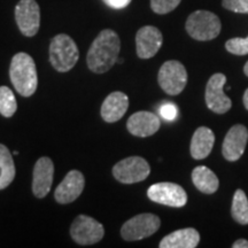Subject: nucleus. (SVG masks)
Listing matches in <instances>:
<instances>
[{
  "mask_svg": "<svg viewBox=\"0 0 248 248\" xmlns=\"http://www.w3.org/2000/svg\"><path fill=\"white\" fill-rule=\"evenodd\" d=\"M15 164L11 152L0 144V190H4L15 178Z\"/></svg>",
  "mask_w": 248,
  "mask_h": 248,
  "instance_id": "412c9836",
  "label": "nucleus"
},
{
  "mask_svg": "<svg viewBox=\"0 0 248 248\" xmlns=\"http://www.w3.org/2000/svg\"><path fill=\"white\" fill-rule=\"evenodd\" d=\"M192 182L195 187L204 194L215 193L219 186V181L213 170L204 166L195 167L192 171Z\"/></svg>",
  "mask_w": 248,
  "mask_h": 248,
  "instance_id": "aec40b11",
  "label": "nucleus"
},
{
  "mask_svg": "<svg viewBox=\"0 0 248 248\" xmlns=\"http://www.w3.org/2000/svg\"><path fill=\"white\" fill-rule=\"evenodd\" d=\"M159 216L151 213L139 214L126 221L121 229V235L126 241H137L151 237L160 229Z\"/></svg>",
  "mask_w": 248,
  "mask_h": 248,
  "instance_id": "39448f33",
  "label": "nucleus"
},
{
  "mask_svg": "<svg viewBox=\"0 0 248 248\" xmlns=\"http://www.w3.org/2000/svg\"><path fill=\"white\" fill-rule=\"evenodd\" d=\"M151 167L140 156H130L121 160L113 167V176L123 184H133L142 182L148 177Z\"/></svg>",
  "mask_w": 248,
  "mask_h": 248,
  "instance_id": "0eeeda50",
  "label": "nucleus"
},
{
  "mask_svg": "<svg viewBox=\"0 0 248 248\" xmlns=\"http://www.w3.org/2000/svg\"><path fill=\"white\" fill-rule=\"evenodd\" d=\"M223 7L234 13L248 14V0H223Z\"/></svg>",
  "mask_w": 248,
  "mask_h": 248,
  "instance_id": "a878e982",
  "label": "nucleus"
},
{
  "mask_svg": "<svg viewBox=\"0 0 248 248\" xmlns=\"http://www.w3.org/2000/svg\"><path fill=\"white\" fill-rule=\"evenodd\" d=\"M161 126L159 116L151 111H137L129 117L126 122V129L133 136L137 137H150L157 132Z\"/></svg>",
  "mask_w": 248,
  "mask_h": 248,
  "instance_id": "dca6fc26",
  "label": "nucleus"
},
{
  "mask_svg": "<svg viewBox=\"0 0 248 248\" xmlns=\"http://www.w3.org/2000/svg\"><path fill=\"white\" fill-rule=\"evenodd\" d=\"M17 110V102L13 91L7 86H0V114L12 117Z\"/></svg>",
  "mask_w": 248,
  "mask_h": 248,
  "instance_id": "5701e85b",
  "label": "nucleus"
},
{
  "mask_svg": "<svg viewBox=\"0 0 248 248\" xmlns=\"http://www.w3.org/2000/svg\"><path fill=\"white\" fill-rule=\"evenodd\" d=\"M84 186V175L78 170H70L66 175V177L63 178V181L55 188V200L61 204L74 202L82 194Z\"/></svg>",
  "mask_w": 248,
  "mask_h": 248,
  "instance_id": "4468645a",
  "label": "nucleus"
},
{
  "mask_svg": "<svg viewBox=\"0 0 248 248\" xmlns=\"http://www.w3.org/2000/svg\"><path fill=\"white\" fill-rule=\"evenodd\" d=\"M9 77L12 84L22 97H31L38 85L36 63L29 54L20 52L11 61Z\"/></svg>",
  "mask_w": 248,
  "mask_h": 248,
  "instance_id": "f03ea898",
  "label": "nucleus"
},
{
  "mask_svg": "<svg viewBox=\"0 0 248 248\" xmlns=\"http://www.w3.org/2000/svg\"><path fill=\"white\" fill-rule=\"evenodd\" d=\"M177 108L173 104H166L160 108V115L167 121H173L177 116Z\"/></svg>",
  "mask_w": 248,
  "mask_h": 248,
  "instance_id": "bb28decb",
  "label": "nucleus"
},
{
  "mask_svg": "<svg viewBox=\"0 0 248 248\" xmlns=\"http://www.w3.org/2000/svg\"><path fill=\"white\" fill-rule=\"evenodd\" d=\"M15 20L22 35H37L40 27V9L36 0H20L15 7Z\"/></svg>",
  "mask_w": 248,
  "mask_h": 248,
  "instance_id": "9b49d317",
  "label": "nucleus"
},
{
  "mask_svg": "<svg viewBox=\"0 0 248 248\" xmlns=\"http://www.w3.org/2000/svg\"><path fill=\"white\" fill-rule=\"evenodd\" d=\"M117 62H119V63H122L123 59L122 58H119V59H117Z\"/></svg>",
  "mask_w": 248,
  "mask_h": 248,
  "instance_id": "2f4dec72",
  "label": "nucleus"
},
{
  "mask_svg": "<svg viewBox=\"0 0 248 248\" xmlns=\"http://www.w3.org/2000/svg\"><path fill=\"white\" fill-rule=\"evenodd\" d=\"M182 0H151V8L156 14H168L181 4Z\"/></svg>",
  "mask_w": 248,
  "mask_h": 248,
  "instance_id": "393cba45",
  "label": "nucleus"
},
{
  "mask_svg": "<svg viewBox=\"0 0 248 248\" xmlns=\"http://www.w3.org/2000/svg\"><path fill=\"white\" fill-rule=\"evenodd\" d=\"M200 243V234L193 228L181 229L166 235L159 245L160 248H195Z\"/></svg>",
  "mask_w": 248,
  "mask_h": 248,
  "instance_id": "a211bd4d",
  "label": "nucleus"
},
{
  "mask_svg": "<svg viewBox=\"0 0 248 248\" xmlns=\"http://www.w3.org/2000/svg\"><path fill=\"white\" fill-rule=\"evenodd\" d=\"M105 229L97 219L86 215H78L70 226V235L76 244L93 245L104 238Z\"/></svg>",
  "mask_w": 248,
  "mask_h": 248,
  "instance_id": "6e6552de",
  "label": "nucleus"
},
{
  "mask_svg": "<svg viewBox=\"0 0 248 248\" xmlns=\"http://www.w3.org/2000/svg\"><path fill=\"white\" fill-rule=\"evenodd\" d=\"M54 175V164L47 156L38 159L32 172V193L38 199H43L49 193Z\"/></svg>",
  "mask_w": 248,
  "mask_h": 248,
  "instance_id": "ddd939ff",
  "label": "nucleus"
},
{
  "mask_svg": "<svg viewBox=\"0 0 248 248\" xmlns=\"http://www.w3.org/2000/svg\"><path fill=\"white\" fill-rule=\"evenodd\" d=\"M231 215L237 223L241 225L248 224V199L247 195L243 190L234 192L233 200H232Z\"/></svg>",
  "mask_w": 248,
  "mask_h": 248,
  "instance_id": "4be33fe9",
  "label": "nucleus"
},
{
  "mask_svg": "<svg viewBox=\"0 0 248 248\" xmlns=\"http://www.w3.org/2000/svg\"><path fill=\"white\" fill-rule=\"evenodd\" d=\"M248 141V130L243 124H235L223 140L222 154L225 160L234 162L243 156Z\"/></svg>",
  "mask_w": 248,
  "mask_h": 248,
  "instance_id": "f8f14e48",
  "label": "nucleus"
},
{
  "mask_svg": "<svg viewBox=\"0 0 248 248\" xmlns=\"http://www.w3.org/2000/svg\"><path fill=\"white\" fill-rule=\"evenodd\" d=\"M232 248H248V240L246 239H238L232 245Z\"/></svg>",
  "mask_w": 248,
  "mask_h": 248,
  "instance_id": "c85d7f7f",
  "label": "nucleus"
},
{
  "mask_svg": "<svg viewBox=\"0 0 248 248\" xmlns=\"http://www.w3.org/2000/svg\"><path fill=\"white\" fill-rule=\"evenodd\" d=\"M214 142H215V135L213 130L207 126L198 128L191 140L190 151L192 157L195 160L206 159L213 150Z\"/></svg>",
  "mask_w": 248,
  "mask_h": 248,
  "instance_id": "6ab92c4d",
  "label": "nucleus"
},
{
  "mask_svg": "<svg viewBox=\"0 0 248 248\" xmlns=\"http://www.w3.org/2000/svg\"><path fill=\"white\" fill-rule=\"evenodd\" d=\"M121 49L120 37L114 30L105 29L90 46L86 63L95 74H104L117 62Z\"/></svg>",
  "mask_w": 248,
  "mask_h": 248,
  "instance_id": "f257e3e1",
  "label": "nucleus"
},
{
  "mask_svg": "<svg viewBox=\"0 0 248 248\" xmlns=\"http://www.w3.org/2000/svg\"><path fill=\"white\" fill-rule=\"evenodd\" d=\"M185 28L193 39L207 42L219 35L222 24L219 17L212 12L195 11L187 17Z\"/></svg>",
  "mask_w": 248,
  "mask_h": 248,
  "instance_id": "20e7f679",
  "label": "nucleus"
},
{
  "mask_svg": "<svg viewBox=\"0 0 248 248\" xmlns=\"http://www.w3.org/2000/svg\"><path fill=\"white\" fill-rule=\"evenodd\" d=\"M107 6L114 9H122L128 7L132 0H102Z\"/></svg>",
  "mask_w": 248,
  "mask_h": 248,
  "instance_id": "cd10ccee",
  "label": "nucleus"
},
{
  "mask_svg": "<svg viewBox=\"0 0 248 248\" xmlns=\"http://www.w3.org/2000/svg\"><path fill=\"white\" fill-rule=\"evenodd\" d=\"M244 73L245 75H246L248 77V61L245 63V67H244Z\"/></svg>",
  "mask_w": 248,
  "mask_h": 248,
  "instance_id": "7c9ffc66",
  "label": "nucleus"
},
{
  "mask_svg": "<svg viewBox=\"0 0 248 248\" xmlns=\"http://www.w3.org/2000/svg\"><path fill=\"white\" fill-rule=\"evenodd\" d=\"M157 82L167 94L177 95L187 84V71L179 61L169 60L161 66L157 74Z\"/></svg>",
  "mask_w": 248,
  "mask_h": 248,
  "instance_id": "423d86ee",
  "label": "nucleus"
},
{
  "mask_svg": "<svg viewBox=\"0 0 248 248\" xmlns=\"http://www.w3.org/2000/svg\"><path fill=\"white\" fill-rule=\"evenodd\" d=\"M147 197L154 202L164 206L181 208L187 202V194L181 185L163 182L152 185L147 191Z\"/></svg>",
  "mask_w": 248,
  "mask_h": 248,
  "instance_id": "1a4fd4ad",
  "label": "nucleus"
},
{
  "mask_svg": "<svg viewBox=\"0 0 248 248\" xmlns=\"http://www.w3.org/2000/svg\"><path fill=\"white\" fill-rule=\"evenodd\" d=\"M163 43L161 31L153 26H145L138 30L136 35V48L140 59L147 60L159 52Z\"/></svg>",
  "mask_w": 248,
  "mask_h": 248,
  "instance_id": "2eb2a0df",
  "label": "nucleus"
},
{
  "mask_svg": "<svg viewBox=\"0 0 248 248\" xmlns=\"http://www.w3.org/2000/svg\"><path fill=\"white\" fill-rule=\"evenodd\" d=\"M129 108V98L123 92H113L101 105L100 114L105 122L115 123L125 115Z\"/></svg>",
  "mask_w": 248,
  "mask_h": 248,
  "instance_id": "f3484780",
  "label": "nucleus"
},
{
  "mask_svg": "<svg viewBox=\"0 0 248 248\" xmlns=\"http://www.w3.org/2000/svg\"><path fill=\"white\" fill-rule=\"evenodd\" d=\"M244 106L248 110V89L244 93Z\"/></svg>",
  "mask_w": 248,
  "mask_h": 248,
  "instance_id": "c756f323",
  "label": "nucleus"
},
{
  "mask_svg": "<svg viewBox=\"0 0 248 248\" xmlns=\"http://www.w3.org/2000/svg\"><path fill=\"white\" fill-rule=\"evenodd\" d=\"M225 47L234 55H246L248 54V37L246 38L235 37V38L229 39L225 43Z\"/></svg>",
  "mask_w": 248,
  "mask_h": 248,
  "instance_id": "b1692460",
  "label": "nucleus"
},
{
  "mask_svg": "<svg viewBox=\"0 0 248 248\" xmlns=\"http://www.w3.org/2000/svg\"><path fill=\"white\" fill-rule=\"evenodd\" d=\"M79 51L74 39L66 33L57 35L49 44V62L59 73H67L75 67Z\"/></svg>",
  "mask_w": 248,
  "mask_h": 248,
  "instance_id": "7ed1b4c3",
  "label": "nucleus"
},
{
  "mask_svg": "<svg viewBox=\"0 0 248 248\" xmlns=\"http://www.w3.org/2000/svg\"><path fill=\"white\" fill-rule=\"evenodd\" d=\"M226 77L224 74L217 73L210 77L206 86V105L216 114H225L232 107L231 99L224 93Z\"/></svg>",
  "mask_w": 248,
  "mask_h": 248,
  "instance_id": "9d476101",
  "label": "nucleus"
}]
</instances>
